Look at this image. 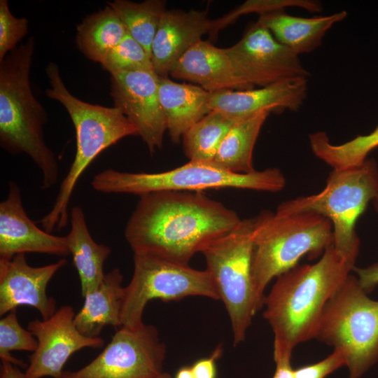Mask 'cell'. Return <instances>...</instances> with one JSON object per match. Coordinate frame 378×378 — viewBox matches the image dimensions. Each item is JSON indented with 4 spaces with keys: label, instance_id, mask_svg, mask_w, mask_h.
<instances>
[{
    "label": "cell",
    "instance_id": "obj_1",
    "mask_svg": "<svg viewBox=\"0 0 378 378\" xmlns=\"http://www.w3.org/2000/svg\"><path fill=\"white\" fill-rule=\"evenodd\" d=\"M124 234L134 253L188 264L209 242L241 220L200 192L160 191L139 196Z\"/></svg>",
    "mask_w": 378,
    "mask_h": 378
},
{
    "label": "cell",
    "instance_id": "obj_2",
    "mask_svg": "<svg viewBox=\"0 0 378 378\" xmlns=\"http://www.w3.org/2000/svg\"><path fill=\"white\" fill-rule=\"evenodd\" d=\"M353 268L331 245L316 262L297 265L276 277L263 302V317L274 335V352L292 354L298 344L314 338L325 305Z\"/></svg>",
    "mask_w": 378,
    "mask_h": 378
},
{
    "label": "cell",
    "instance_id": "obj_3",
    "mask_svg": "<svg viewBox=\"0 0 378 378\" xmlns=\"http://www.w3.org/2000/svg\"><path fill=\"white\" fill-rule=\"evenodd\" d=\"M34 50L31 36L0 62V145L10 154L27 155L41 171V188L46 190L57 183L59 164L44 139L46 112L30 85Z\"/></svg>",
    "mask_w": 378,
    "mask_h": 378
},
{
    "label": "cell",
    "instance_id": "obj_4",
    "mask_svg": "<svg viewBox=\"0 0 378 378\" xmlns=\"http://www.w3.org/2000/svg\"><path fill=\"white\" fill-rule=\"evenodd\" d=\"M46 72L50 85L46 94L64 106L74 125L76 139L74 161L60 183L51 209L39 221L43 230L52 233L64 228L69 222L71 196L90 163L107 148L126 136L138 135V132L119 108L91 104L71 94L55 63L49 62Z\"/></svg>",
    "mask_w": 378,
    "mask_h": 378
},
{
    "label": "cell",
    "instance_id": "obj_5",
    "mask_svg": "<svg viewBox=\"0 0 378 378\" xmlns=\"http://www.w3.org/2000/svg\"><path fill=\"white\" fill-rule=\"evenodd\" d=\"M332 244V223L319 214L262 211L254 218L251 267L258 300L263 304L265 288L274 277L296 266L304 255L316 258Z\"/></svg>",
    "mask_w": 378,
    "mask_h": 378
},
{
    "label": "cell",
    "instance_id": "obj_6",
    "mask_svg": "<svg viewBox=\"0 0 378 378\" xmlns=\"http://www.w3.org/2000/svg\"><path fill=\"white\" fill-rule=\"evenodd\" d=\"M378 201V166L366 159L358 166L333 169L320 192L281 203L276 212L293 214L313 211L328 218L332 225L333 246L352 267L359 252L356 223L370 202Z\"/></svg>",
    "mask_w": 378,
    "mask_h": 378
},
{
    "label": "cell",
    "instance_id": "obj_7",
    "mask_svg": "<svg viewBox=\"0 0 378 378\" xmlns=\"http://www.w3.org/2000/svg\"><path fill=\"white\" fill-rule=\"evenodd\" d=\"M285 184L284 176L276 168L239 174L227 171L213 162L197 161L155 173L107 169L95 174L91 181L92 188L99 192L139 196L160 191L201 192L227 188L277 192Z\"/></svg>",
    "mask_w": 378,
    "mask_h": 378
},
{
    "label": "cell",
    "instance_id": "obj_8",
    "mask_svg": "<svg viewBox=\"0 0 378 378\" xmlns=\"http://www.w3.org/2000/svg\"><path fill=\"white\" fill-rule=\"evenodd\" d=\"M314 338L345 356L349 378H360L378 361V301L349 274L325 305Z\"/></svg>",
    "mask_w": 378,
    "mask_h": 378
},
{
    "label": "cell",
    "instance_id": "obj_9",
    "mask_svg": "<svg viewBox=\"0 0 378 378\" xmlns=\"http://www.w3.org/2000/svg\"><path fill=\"white\" fill-rule=\"evenodd\" d=\"M254 218L241 220L232 230L214 239L201 251L220 300L231 322L233 343L245 340L246 331L263 304L252 279Z\"/></svg>",
    "mask_w": 378,
    "mask_h": 378
},
{
    "label": "cell",
    "instance_id": "obj_10",
    "mask_svg": "<svg viewBox=\"0 0 378 378\" xmlns=\"http://www.w3.org/2000/svg\"><path fill=\"white\" fill-rule=\"evenodd\" d=\"M134 271L124 289L122 326H141L144 309L153 299L178 301L190 296L220 300L214 282L207 272L148 254L134 253Z\"/></svg>",
    "mask_w": 378,
    "mask_h": 378
},
{
    "label": "cell",
    "instance_id": "obj_11",
    "mask_svg": "<svg viewBox=\"0 0 378 378\" xmlns=\"http://www.w3.org/2000/svg\"><path fill=\"white\" fill-rule=\"evenodd\" d=\"M166 354L154 326H121L94 360L78 370L64 371L61 378H157L164 372Z\"/></svg>",
    "mask_w": 378,
    "mask_h": 378
},
{
    "label": "cell",
    "instance_id": "obj_12",
    "mask_svg": "<svg viewBox=\"0 0 378 378\" xmlns=\"http://www.w3.org/2000/svg\"><path fill=\"white\" fill-rule=\"evenodd\" d=\"M226 49L237 76L248 90L309 76L299 55L277 41L257 22L237 43Z\"/></svg>",
    "mask_w": 378,
    "mask_h": 378
},
{
    "label": "cell",
    "instance_id": "obj_13",
    "mask_svg": "<svg viewBox=\"0 0 378 378\" xmlns=\"http://www.w3.org/2000/svg\"><path fill=\"white\" fill-rule=\"evenodd\" d=\"M76 313L71 306L61 307L48 319H35L27 329L38 341L36 349L29 358L25 378H61L63 368L75 352L84 348H101L100 337L83 335L74 324Z\"/></svg>",
    "mask_w": 378,
    "mask_h": 378
},
{
    "label": "cell",
    "instance_id": "obj_14",
    "mask_svg": "<svg viewBox=\"0 0 378 378\" xmlns=\"http://www.w3.org/2000/svg\"><path fill=\"white\" fill-rule=\"evenodd\" d=\"M110 94L135 126L150 154L160 149L167 128L159 97V76L150 71H123L111 74Z\"/></svg>",
    "mask_w": 378,
    "mask_h": 378
},
{
    "label": "cell",
    "instance_id": "obj_15",
    "mask_svg": "<svg viewBox=\"0 0 378 378\" xmlns=\"http://www.w3.org/2000/svg\"><path fill=\"white\" fill-rule=\"evenodd\" d=\"M66 262L65 258H61L53 263L33 267L23 253L11 260L0 259V316L27 305L37 309L43 319L51 317L57 311L56 302L47 295V286Z\"/></svg>",
    "mask_w": 378,
    "mask_h": 378
},
{
    "label": "cell",
    "instance_id": "obj_16",
    "mask_svg": "<svg viewBox=\"0 0 378 378\" xmlns=\"http://www.w3.org/2000/svg\"><path fill=\"white\" fill-rule=\"evenodd\" d=\"M38 253L66 256V236H57L40 229L24 209L21 190L8 183V195L0 203V259L11 260L18 254Z\"/></svg>",
    "mask_w": 378,
    "mask_h": 378
},
{
    "label": "cell",
    "instance_id": "obj_17",
    "mask_svg": "<svg viewBox=\"0 0 378 378\" xmlns=\"http://www.w3.org/2000/svg\"><path fill=\"white\" fill-rule=\"evenodd\" d=\"M307 94V78L297 77L256 89L211 93L209 106L211 111L239 120L262 111H296L302 107Z\"/></svg>",
    "mask_w": 378,
    "mask_h": 378
},
{
    "label": "cell",
    "instance_id": "obj_18",
    "mask_svg": "<svg viewBox=\"0 0 378 378\" xmlns=\"http://www.w3.org/2000/svg\"><path fill=\"white\" fill-rule=\"evenodd\" d=\"M213 29L214 20L205 12L167 9L151 47L155 73L159 77H168L185 52Z\"/></svg>",
    "mask_w": 378,
    "mask_h": 378
},
{
    "label": "cell",
    "instance_id": "obj_19",
    "mask_svg": "<svg viewBox=\"0 0 378 378\" xmlns=\"http://www.w3.org/2000/svg\"><path fill=\"white\" fill-rule=\"evenodd\" d=\"M170 75L196 83L210 93L248 90L237 76L227 49L202 39L185 52Z\"/></svg>",
    "mask_w": 378,
    "mask_h": 378
},
{
    "label": "cell",
    "instance_id": "obj_20",
    "mask_svg": "<svg viewBox=\"0 0 378 378\" xmlns=\"http://www.w3.org/2000/svg\"><path fill=\"white\" fill-rule=\"evenodd\" d=\"M347 16L342 10L325 16L301 18L276 10L259 15L257 22L267 28L277 41L295 54L309 53L321 43L327 31Z\"/></svg>",
    "mask_w": 378,
    "mask_h": 378
},
{
    "label": "cell",
    "instance_id": "obj_21",
    "mask_svg": "<svg viewBox=\"0 0 378 378\" xmlns=\"http://www.w3.org/2000/svg\"><path fill=\"white\" fill-rule=\"evenodd\" d=\"M210 92L200 86L159 77V97L171 140L178 143L186 131L211 110Z\"/></svg>",
    "mask_w": 378,
    "mask_h": 378
},
{
    "label": "cell",
    "instance_id": "obj_22",
    "mask_svg": "<svg viewBox=\"0 0 378 378\" xmlns=\"http://www.w3.org/2000/svg\"><path fill=\"white\" fill-rule=\"evenodd\" d=\"M69 222L70 230L66 238L84 298L97 289L102 283L105 275L104 263L111 249L108 246L94 240L89 231L84 211L80 206L71 209Z\"/></svg>",
    "mask_w": 378,
    "mask_h": 378
},
{
    "label": "cell",
    "instance_id": "obj_23",
    "mask_svg": "<svg viewBox=\"0 0 378 378\" xmlns=\"http://www.w3.org/2000/svg\"><path fill=\"white\" fill-rule=\"evenodd\" d=\"M118 268L105 274L99 287L84 297L74 324L83 335L98 337L106 326L121 327V310L125 287Z\"/></svg>",
    "mask_w": 378,
    "mask_h": 378
},
{
    "label": "cell",
    "instance_id": "obj_24",
    "mask_svg": "<svg viewBox=\"0 0 378 378\" xmlns=\"http://www.w3.org/2000/svg\"><path fill=\"white\" fill-rule=\"evenodd\" d=\"M270 113V111H262L237 121L222 141L213 162L234 173L255 172L253 166L254 146Z\"/></svg>",
    "mask_w": 378,
    "mask_h": 378
},
{
    "label": "cell",
    "instance_id": "obj_25",
    "mask_svg": "<svg viewBox=\"0 0 378 378\" xmlns=\"http://www.w3.org/2000/svg\"><path fill=\"white\" fill-rule=\"evenodd\" d=\"M126 34L121 20L108 6L88 15L78 24L76 43L86 57L101 64Z\"/></svg>",
    "mask_w": 378,
    "mask_h": 378
},
{
    "label": "cell",
    "instance_id": "obj_26",
    "mask_svg": "<svg viewBox=\"0 0 378 378\" xmlns=\"http://www.w3.org/2000/svg\"><path fill=\"white\" fill-rule=\"evenodd\" d=\"M123 24L127 33L151 55V47L162 14L167 10L166 1L146 0L136 3L127 0L108 2Z\"/></svg>",
    "mask_w": 378,
    "mask_h": 378
},
{
    "label": "cell",
    "instance_id": "obj_27",
    "mask_svg": "<svg viewBox=\"0 0 378 378\" xmlns=\"http://www.w3.org/2000/svg\"><path fill=\"white\" fill-rule=\"evenodd\" d=\"M238 120L211 111L183 134L185 153L190 161L213 162L224 137Z\"/></svg>",
    "mask_w": 378,
    "mask_h": 378
},
{
    "label": "cell",
    "instance_id": "obj_28",
    "mask_svg": "<svg viewBox=\"0 0 378 378\" xmlns=\"http://www.w3.org/2000/svg\"><path fill=\"white\" fill-rule=\"evenodd\" d=\"M377 147L378 125L370 134L358 135L341 144H332L325 137L317 144L316 155L333 169H343L361 164Z\"/></svg>",
    "mask_w": 378,
    "mask_h": 378
},
{
    "label": "cell",
    "instance_id": "obj_29",
    "mask_svg": "<svg viewBox=\"0 0 378 378\" xmlns=\"http://www.w3.org/2000/svg\"><path fill=\"white\" fill-rule=\"evenodd\" d=\"M110 74L123 71L155 72L150 57L127 33L106 55L101 63Z\"/></svg>",
    "mask_w": 378,
    "mask_h": 378
},
{
    "label": "cell",
    "instance_id": "obj_30",
    "mask_svg": "<svg viewBox=\"0 0 378 378\" xmlns=\"http://www.w3.org/2000/svg\"><path fill=\"white\" fill-rule=\"evenodd\" d=\"M38 346V341L28 329L20 324L16 309L12 310L0 320V358L22 368H27L22 360L10 354L15 350L34 352Z\"/></svg>",
    "mask_w": 378,
    "mask_h": 378
},
{
    "label": "cell",
    "instance_id": "obj_31",
    "mask_svg": "<svg viewBox=\"0 0 378 378\" xmlns=\"http://www.w3.org/2000/svg\"><path fill=\"white\" fill-rule=\"evenodd\" d=\"M286 7H299L309 12H321V4L318 1L312 0H248L232 10L220 19L214 20L213 33L232 24L238 18L243 15L257 13L259 15L283 10Z\"/></svg>",
    "mask_w": 378,
    "mask_h": 378
},
{
    "label": "cell",
    "instance_id": "obj_32",
    "mask_svg": "<svg viewBox=\"0 0 378 378\" xmlns=\"http://www.w3.org/2000/svg\"><path fill=\"white\" fill-rule=\"evenodd\" d=\"M28 31V20L11 13L7 0L0 1V62L15 50Z\"/></svg>",
    "mask_w": 378,
    "mask_h": 378
},
{
    "label": "cell",
    "instance_id": "obj_33",
    "mask_svg": "<svg viewBox=\"0 0 378 378\" xmlns=\"http://www.w3.org/2000/svg\"><path fill=\"white\" fill-rule=\"evenodd\" d=\"M344 354L334 349L333 352L323 360L294 370V378H325L340 368L346 365Z\"/></svg>",
    "mask_w": 378,
    "mask_h": 378
},
{
    "label": "cell",
    "instance_id": "obj_34",
    "mask_svg": "<svg viewBox=\"0 0 378 378\" xmlns=\"http://www.w3.org/2000/svg\"><path fill=\"white\" fill-rule=\"evenodd\" d=\"M223 353V346H218L209 357L197 360L192 366L195 378H217L216 360Z\"/></svg>",
    "mask_w": 378,
    "mask_h": 378
},
{
    "label": "cell",
    "instance_id": "obj_35",
    "mask_svg": "<svg viewBox=\"0 0 378 378\" xmlns=\"http://www.w3.org/2000/svg\"><path fill=\"white\" fill-rule=\"evenodd\" d=\"M373 204L376 211L378 213V201L374 202ZM353 270L358 275L357 279L360 286L368 294L378 286V262L365 268L354 267Z\"/></svg>",
    "mask_w": 378,
    "mask_h": 378
},
{
    "label": "cell",
    "instance_id": "obj_36",
    "mask_svg": "<svg viewBox=\"0 0 378 378\" xmlns=\"http://www.w3.org/2000/svg\"><path fill=\"white\" fill-rule=\"evenodd\" d=\"M291 355L288 353L274 352L276 369L272 378H294V369L291 365Z\"/></svg>",
    "mask_w": 378,
    "mask_h": 378
},
{
    "label": "cell",
    "instance_id": "obj_37",
    "mask_svg": "<svg viewBox=\"0 0 378 378\" xmlns=\"http://www.w3.org/2000/svg\"><path fill=\"white\" fill-rule=\"evenodd\" d=\"M0 378H25L19 367L11 363L1 360L0 365Z\"/></svg>",
    "mask_w": 378,
    "mask_h": 378
},
{
    "label": "cell",
    "instance_id": "obj_38",
    "mask_svg": "<svg viewBox=\"0 0 378 378\" xmlns=\"http://www.w3.org/2000/svg\"><path fill=\"white\" fill-rule=\"evenodd\" d=\"M174 378H195L192 368L183 366L178 370Z\"/></svg>",
    "mask_w": 378,
    "mask_h": 378
},
{
    "label": "cell",
    "instance_id": "obj_39",
    "mask_svg": "<svg viewBox=\"0 0 378 378\" xmlns=\"http://www.w3.org/2000/svg\"><path fill=\"white\" fill-rule=\"evenodd\" d=\"M157 378H172V375L168 372H164Z\"/></svg>",
    "mask_w": 378,
    "mask_h": 378
}]
</instances>
